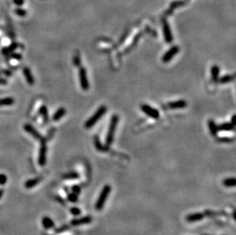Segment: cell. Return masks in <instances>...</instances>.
Returning <instances> with one entry per match:
<instances>
[{"mask_svg":"<svg viewBox=\"0 0 236 235\" xmlns=\"http://www.w3.org/2000/svg\"><path fill=\"white\" fill-rule=\"evenodd\" d=\"M118 122V116L117 115H113L112 117L111 121H110L109 128L108 131L107 136L106 138V145L107 147H109L112 143L113 140H114V134L115 132V129H116L117 125Z\"/></svg>","mask_w":236,"mask_h":235,"instance_id":"6da1fadb","label":"cell"},{"mask_svg":"<svg viewBox=\"0 0 236 235\" xmlns=\"http://www.w3.org/2000/svg\"><path fill=\"white\" fill-rule=\"evenodd\" d=\"M110 192H111V186L109 185H106L103 187L95 205V209L97 211H101L103 209L106 199H107L108 196L109 195Z\"/></svg>","mask_w":236,"mask_h":235,"instance_id":"7a4b0ae2","label":"cell"},{"mask_svg":"<svg viewBox=\"0 0 236 235\" xmlns=\"http://www.w3.org/2000/svg\"><path fill=\"white\" fill-rule=\"evenodd\" d=\"M106 106H102L97 109V111L92 115V117L90 118H89L88 120L87 121V122L85 123V127L87 128H92V126L97 123V121L100 119L101 117H103L105 113L106 112Z\"/></svg>","mask_w":236,"mask_h":235,"instance_id":"3957f363","label":"cell"},{"mask_svg":"<svg viewBox=\"0 0 236 235\" xmlns=\"http://www.w3.org/2000/svg\"><path fill=\"white\" fill-rule=\"evenodd\" d=\"M141 109L143 112L145 113L149 117H152L154 119H158V118H159V116H160L159 112L156 109H155V108L151 107V106H148L147 104H142L141 106Z\"/></svg>","mask_w":236,"mask_h":235,"instance_id":"277c9868","label":"cell"},{"mask_svg":"<svg viewBox=\"0 0 236 235\" xmlns=\"http://www.w3.org/2000/svg\"><path fill=\"white\" fill-rule=\"evenodd\" d=\"M162 26H163V35H164V40L167 43L170 44L173 41V35H172L171 30H170V25L166 20V18H162Z\"/></svg>","mask_w":236,"mask_h":235,"instance_id":"5b68a950","label":"cell"},{"mask_svg":"<svg viewBox=\"0 0 236 235\" xmlns=\"http://www.w3.org/2000/svg\"><path fill=\"white\" fill-rule=\"evenodd\" d=\"M79 76H80V86H81L82 89L88 90L89 87H90V84H89L87 70H86L85 68L80 67V70H79Z\"/></svg>","mask_w":236,"mask_h":235,"instance_id":"8992f818","label":"cell"},{"mask_svg":"<svg viewBox=\"0 0 236 235\" xmlns=\"http://www.w3.org/2000/svg\"><path fill=\"white\" fill-rule=\"evenodd\" d=\"M186 3H187V1H186V0H176V1H173L170 4L169 9L165 12V15L167 16H171L175 9H177V8L179 7H182V6L186 5Z\"/></svg>","mask_w":236,"mask_h":235,"instance_id":"52a82bcc","label":"cell"},{"mask_svg":"<svg viewBox=\"0 0 236 235\" xmlns=\"http://www.w3.org/2000/svg\"><path fill=\"white\" fill-rule=\"evenodd\" d=\"M47 146L45 144V140L41 142L40 151H39V156H38V163L41 166H44L46 163V155H47Z\"/></svg>","mask_w":236,"mask_h":235,"instance_id":"ba28073f","label":"cell"},{"mask_svg":"<svg viewBox=\"0 0 236 235\" xmlns=\"http://www.w3.org/2000/svg\"><path fill=\"white\" fill-rule=\"evenodd\" d=\"M179 50H180L179 47H177V46H174V47H172L171 48H170V50H167V51L165 53L164 55L163 56V57H162V61H163V63H168L169 61H171V59L173 58V57H174L178 52H179Z\"/></svg>","mask_w":236,"mask_h":235,"instance_id":"9c48e42d","label":"cell"},{"mask_svg":"<svg viewBox=\"0 0 236 235\" xmlns=\"http://www.w3.org/2000/svg\"><path fill=\"white\" fill-rule=\"evenodd\" d=\"M24 129L25 132H28V133L30 134L31 135H32L35 138L38 139V140H40L41 142L44 141V137H42V135L41 134L39 133V132L34 128V127L31 126V125H28V124L24 125Z\"/></svg>","mask_w":236,"mask_h":235,"instance_id":"30bf717a","label":"cell"},{"mask_svg":"<svg viewBox=\"0 0 236 235\" xmlns=\"http://www.w3.org/2000/svg\"><path fill=\"white\" fill-rule=\"evenodd\" d=\"M204 218H205V214H204V213L196 212V213H192V214H188L187 216L186 217V220L187 222H189V223H194V222L200 221Z\"/></svg>","mask_w":236,"mask_h":235,"instance_id":"8fae6325","label":"cell"},{"mask_svg":"<svg viewBox=\"0 0 236 235\" xmlns=\"http://www.w3.org/2000/svg\"><path fill=\"white\" fill-rule=\"evenodd\" d=\"M92 221V218L90 216H85L83 218H77V219H73L71 221V225L73 226H78L82 225H87V224L91 223Z\"/></svg>","mask_w":236,"mask_h":235,"instance_id":"7c38bea8","label":"cell"},{"mask_svg":"<svg viewBox=\"0 0 236 235\" xmlns=\"http://www.w3.org/2000/svg\"><path fill=\"white\" fill-rule=\"evenodd\" d=\"M187 106L186 104V102L185 100H177L175 101V102H170L168 104V106L171 109H183L186 106Z\"/></svg>","mask_w":236,"mask_h":235,"instance_id":"4fadbf2b","label":"cell"},{"mask_svg":"<svg viewBox=\"0 0 236 235\" xmlns=\"http://www.w3.org/2000/svg\"><path fill=\"white\" fill-rule=\"evenodd\" d=\"M23 73H24V78L26 80L27 83L29 85H33L35 83V79H34L33 76L31 74V69L28 67H24L23 69Z\"/></svg>","mask_w":236,"mask_h":235,"instance_id":"5bb4252c","label":"cell"},{"mask_svg":"<svg viewBox=\"0 0 236 235\" xmlns=\"http://www.w3.org/2000/svg\"><path fill=\"white\" fill-rule=\"evenodd\" d=\"M94 144H95V149L97 151H100V152H106V151H109V147L107 146H103L102 143H101L100 140H99V137L98 136H95L94 137Z\"/></svg>","mask_w":236,"mask_h":235,"instance_id":"9a60e30c","label":"cell"},{"mask_svg":"<svg viewBox=\"0 0 236 235\" xmlns=\"http://www.w3.org/2000/svg\"><path fill=\"white\" fill-rule=\"evenodd\" d=\"M42 225H43V227L45 229H51V228H54V222L50 217L45 216L44 217L43 219H42Z\"/></svg>","mask_w":236,"mask_h":235,"instance_id":"2e32d148","label":"cell"},{"mask_svg":"<svg viewBox=\"0 0 236 235\" xmlns=\"http://www.w3.org/2000/svg\"><path fill=\"white\" fill-rule=\"evenodd\" d=\"M234 128L235 125L229 122L222 123L218 127V130L221 132H232V131H234Z\"/></svg>","mask_w":236,"mask_h":235,"instance_id":"e0dca14e","label":"cell"},{"mask_svg":"<svg viewBox=\"0 0 236 235\" xmlns=\"http://www.w3.org/2000/svg\"><path fill=\"white\" fill-rule=\"evenodd\" d=\"M41 177H37V178L31 179V180H28V181L24 183V186L27 188H31L35 187V185H38L41 181Z\"/></svg>","mask_w":236,"mask_h":235,"instance_id":"ac0fdd59","label":"cell"},{"mask_svg":"<svg viewBox=\"0 0 236 235\" xmlns=\"http://www.w3.org/2000/svg\"><path fill=\"white\" fill-rule=\"evenodd\" d=\"M65 114H66V109H65L64 108H60V109H57V112L54 113V115L52 117V119L54 120V121H59V120H61V118H62V117Z\"/></svg>","mask_w":236,"mask_h":235,"instance_id":"d6986e66","label":"cell"},{"mask_svg":"<svg viewBox=\"0 0 236 235\" xmlns=\"http://www.w3.org/2000/svg\"><path fill=\"white\" fill-rule=\"evenodd\" d=\"M208 125L209 128L210 134L214 137L216 136L218 134V132H219V130H218L217 125H215V121L213 120H209L208 122Z\"/></svg>","mask_w":236,"mask_h":235,"instance_id":"ffe728a7","label":"cell"},{"mask_svg":"<svg viewBox=\"0 0 236 235\" xmlns=\"http://www.w3.org/2000/svg\"><path fill=\"white\" fill-rule=\"evenodd\" d=\"M219 67L217 65H214L211 68V74H212V80L215 83H217L219 81Z\"/></svg>","mask_w":236,"mask_h":235,"instance_id":"44dd1931","label":"cell"},{"mask_svg":"<svg viewBox=\"0 0 236 235\" xmlns=\"http://www.w3.org/2000/svg\"><path fill=\"white\" fill-rule=\"evenodd\" d=\"M18 43H12L10 46H9L6 48H3L2 50V53L4 54V55H9L10 53H12V51L14 50H16L17 47H18Z\"/></svg>","mask_w":236,"mask_h":235,"instance_id":"7402d4cb","label":"cell"},{"mask_svg":"<svg viewBox=\"0 0 236 235\" xmlns=\"http://www.w3.org/2000/svg\"><path fill=\"white\" fill-rule=\"evenodd\" d=\"M15 100L12 97H7L4 99H0V106H10L13 105Z\"/></svg>","mask_w":236,"mask_h":235,"instance_id":"603a6c76","label":"cell"},{"mask_svg":"<svg viewBox=\"0 0 236 235\" xmlns=\"http://www.w3.org/2000/svg\"><path fill=\"white\" fill-rule=\"evenodd\" d=\"M222 183H223V185H225L226 187H228V188H231V187L235 186L236 180H235V179L233 178V177H232V178H228V179H226V180H223Z\"/></svg>","mask_w":236,"mask_h":235,"instance_id":"cb8c5ba5","label":"cell"},{"mask_svg":"<svg viewBox=\"0 0 236 235\" xmlns=\"http://www.w3.org/2000/svg\"><path fill=\"white\" fill-rule=\"evenodd\" d=\"M80 177L79 173H77L76 172H70V173H66L63 176V178L65 180H77Z\"/></svg>","mask_w":236,"mask_h":235,"instance_id":"d4e9b609","label":"cell"},{"mask_svg":"<svg viewBox=\"0 0 236 235\" xmlns=\"http://www.w3.org/2000/svg\"><path fill=\"white\" fill-rule=\"evenodd\" d=\"M235 79L234 76H231V75H226L223 76L222 78H220V80H219V83L222 84H226V83H229L230 82H232Z\"/></svg>","mask_w":236,"mask_h":235,"instance_id":"484cf974","label":"cell"},{"mask_svg":"<svg viewBox=\"0 0 236 235\" xmlns=\"http://www.w3.org/2000/svg\"><path fill=\"white\" fill-rule=\"evenodd\" d=\"M40 114L43 117V119L44 121H48V112H47V108L45 106H42L40 109Z\"/></svg>","mask_w":236,"mask_h":235,"instance_id":"4316f807","label":"cell"},{"mask_svg":"<svg viewBox=\"0 0 236 235\" xmlns=\"http://www.w3.org/2000/svg\"><path fill=\"white\" fill-rule=\"evenodd\" d=\"M73 64H74L75 67H80V64H81V59H80V54H79V53H77L76 52V54H75V55L73 56Z\"/></svg>","mask_w":236,"mask_h":235,"instance_id":"83f0119b","label":"cell"},{"mask_svg":"<svg viewBox=\"0 0 236 235\" xmlns=\"http://www.w3.org/2000/svg\"><path fill=\"white\" fill-rule=\"evenodd\" d=\"M14 12L15 14L17 15L19 17H24L27 15V11L22 8H16Z\"/></svg>","mask_w":236,"mask_h":235,"instance_id":"f1b7e54d","label":"cell"},{"mask_svg":"<svg viewBox=\"0 0 236 235\" xmlns=\"http://www.w3.org/2000/svg\"><path fill=\"white\" fill-rule=\"evenodd\" d=\"M67 200L70 202H73V203H75L78 201V195L73 193H69L67 195Z\"/></svg>","mask_w":236,"mask_h":235,"instance_id":"f546056e","label":"cell"},{"mask_svg":"<svg viewBox=\"0 0 236 235\" xmlns=\"http://www.w3.org/2000/svg\"><path fill=\"white\" fill-rule=\"evenodd\" d=\"M69 228H70V227L68 226V225H63V226L60 227V228H58L56 229L55 234H61V233H63V232H64V231H67Z\"/></svg>","mask_w":236,"mask_h":235,"instance_id":"4dcf8cb0","label":"cell"},{"mask_svg":"<svg viewBox=\"0 0 236 235\" xmlns=\"http://www.w3.org/2000/svg\"><path fill=\"white\" fill-rule=\"evenodd\" d=\"M70 213H71L73 215H74V216H78V215H80V214H81V211H80V208L77 207H72L70 209Z\"/></svg>","mask_w":236,"mask_h":235,"instance_id":"1f68e13d","label":"cell"},{"mask_svg":"<svg viewBox=\"0 0 236 235\" xmlns=\"http://www.w3.org/2000/svg\"><path fill=\"white\" fill-rule=\"evenodd\" d=\"M7 183V176L3 173H0V185H4Z\"/></svg>","mask_w":236,"mask_h":235,"instance_id":"d6a6232c","label":"cell"},{"mask_svg":"<svg viewBox=\"0 0 236 235\" xmlns=\"http://www.w3.org/2000/svg\"><path fill=\"white\" fill-rule=\"evenodd\" d=\"M71 190H72V192L76 194V195H79V194L80 193V192H81V188H80V185H73V186H72Z\"/></svg>","mask_w":236,"mask_h":235,"instance_id":"836d02e7","label":"cell"},{"mask_svg":"<svg viewBox=\"0 0 236 235\" xmlns=\"http://www.w3.org/2000/svg\"><path fill=\"white\" fill-rule=\"evenodd\" d=\"M12 2H13L15 5L18 6V7L22 6L24 4V0H12Z\"/></svg>","mask_w":236,"mask_h":235,"instance_id":"e575fe53","label":"cell"},{"mask_svg":"<svg viewBox=\"0 0 236 235\" xmlns=\"http://www.w3.org/2000/svg\"><path fill=\"white\" fill-rule=\"evenodd\" d=\"M9 57L13 59H16V60H21L22 58L21 55L20 54H12L9 55Z\"/></svg>","mask_w":236,"mask_h":235,"instance_id":"d590c367","label":"cell"},{"mask_svg":"<svg viewBox=\"0 0 236 235\" xmlns=\"http://www.w3.org/2000/svg\"><path fill=\"white\" fill-rule=\"evenodd\" d=\"M219 140L220 142H225V143H230V142H232L233 139L229 138V137H222V138H219Z\"/></svg>","mask_w":236,"mask_h":235,"instance_id":"8d00e7d4","label":"cell"},{"mask_svg":"<svg viewBox=\"0 0 236 235\" xmlns=\"http://www.w3.org/2000/svg\"><path fill=\"white\" fill-rule=\"evenodd\" d=\"M2 73H4L5 76H11L12 75V72L9 70H7V69H3V70H2Z\"/></svg>","mask_w":236,"mask_h":235,"instance_id":"74e56055","label":"cell"},{"mask_svg":"<svg viewBox=\"0 0 236 235\" xmlns=\"http://www.w3.org/2000/svg\"><path fill=\"white\" fill-rule=\"evenodd\" d=\"M235 115H232V121H231V123L233 125H235Z\"/></svg>","mask_w":236,"mask_h":235,"instance_id":"f35d334b","label":"cell"},{"mask_svg":"<svg viewBox=\"0 0 236 235\" xmlns=\"http://www.w3.org/2000/svg\"><path fill=\"white\" fill-rule=\"evenodd\" d=\"M7 83V81L5 80V79H2V78H0V84H6Z\"/></svg>","mask_w":236,"mask_h":235,"instance_id":"ab89813d","label":"cell"},{"mask_svg":"<svg viewBox=\"0 0 236 235\" xmlns=\"http://www.w3.org/2000/svg\"><path fill=\"white\" fill-rule=\"evenodd\" d=\"M4 193V190L2 189V188H0V199L2 197V195H3Z\"/></svg>","mask_w":236,"mask_h":235,"instance_id":"60d3db41","label":"cell"},{"mask_svg":"<svg viewBox=\"0 0 236 235\" xmlns=\"http://www.w3.org/2000/svg\"><path fill=\"white\" fill-rule=\"evenodd\" d=\"M57 200L60 201V202H61V203H62L63 205H64V201H63L61 198H57Z\"/></svg>","mask_w":236,"mask_h":235,"instance_id":"b9f144b4","label":"cell"},{"mask_svg":"<svg viewBox=\"0 0 236 235\" xmlns=\"http://www.w3.org/2000/svg\"><path fill=\"white\" fill-rule=\"evenodd\" d=\"M44 235H46V234H44Z\"/></svg>","mask_w":236,"mask_h":235,"instance_id":"7bdbcfd3","label":"cell"}]
</instances>
